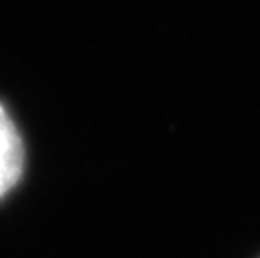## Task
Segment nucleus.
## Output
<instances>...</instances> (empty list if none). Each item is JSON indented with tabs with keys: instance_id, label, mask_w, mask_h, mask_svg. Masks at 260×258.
Listing matches in <instances>:
<instances>
[{
	"instance_id": "f257e3e1",
	"label": "nucleus",
	"mask_w": 260,
	"mask_h": 258,
	"mask_svg": "<svg viewBox=\"0 0 260 258\" xmlns=\"http://www.w3.org/2000/svg\"><path fill=\"white\" fill-rule=\"evenodd\" d=\"M23 142L7 110L0 105V197H5L18 183L23 174Z\"/></svg>"
}]
</instances>
